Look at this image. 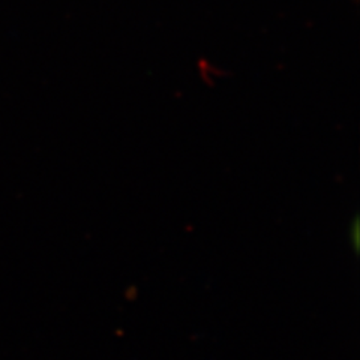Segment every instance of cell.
Segmentation results:
<instances>
[]
</instances>
